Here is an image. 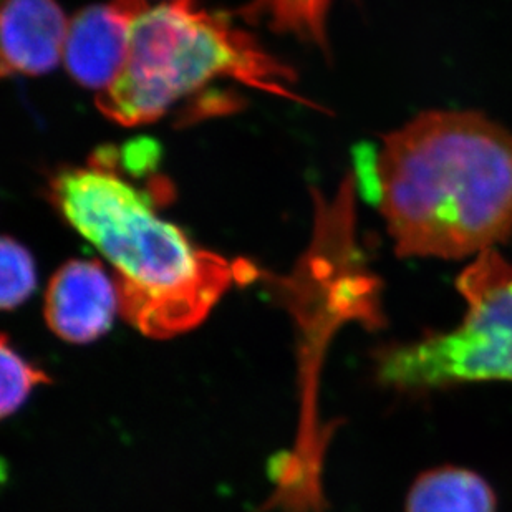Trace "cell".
<instances>
[{
    "label": "cell",
    "mask_w": 512,
    "mask_h": 512,
    "mask_svg": "<svg viewBox=\"0 0 512 512\" xmlns=\"http://www.w3.org/2000/svg\"><path fill=\"white\" fill-rule=\"evenodd\" d=\"M458 290L468 304L463 324L450 334L383 353L378 367L383 382L403 390L512 382V267L488 249L464 269Z\"/></svg>",
    "instance_id": "4"
},
{
    "label": "cell",
    "mask_w": 512,
    "mask_h": 512,
    "mask_svg": "<svg viewBox=\"0 0 512 512\" xmlns=\"http://www.w3.org/2000/svg\"><path fill=\"white\" fill-rule=\"evenodd\" d=\"M145 0H112L80 10L68 25L65 67L70 77L95 92L107 90L125 67L130 30Z\"/></svg>",
    "instance_id": "5"
},
{
    "label": "cell",
    "mask_w": 512,
    "mask_h": 512,
    "mask_svg": "<svg viewBox=\"0 0 512 512\" xmlns=\"http://www.w3.org/2000/svg\"><path fill=\"white\" fill-rule=\"evenodd\" d=\"M68 25L57 0H4L2 77H39L54 70L65 54Z\"/></svg>",
    "instance_id": "7"
},
{
    "label": "cell",
    "mask_w": 512,
    "mask_h": 512,
    "mask_svg": "<svg viewBox=\"0 0 512 512\" xmlns=\"http://www.w3.org/2000/svg\"><path fill=\"white\" fill-rule=\"evenodd\" d=\"M334 0H247L237 14L256 25H266L276 34L314 44L329 54L327 17Z\"/></svg>",
    "instance_id": "9"
},
{
    "label": "cell",
    "mask_w": 512,
    "mask_h": 512,
    "mask_svg": "<svg viewBox=\"0 0 512 512\" xmlns=\"http://www.w3.org/2000/svg\"><path fill=\"white\" fill-rule=\"evenodd\" d=\"M295 73L269 54L223 12H209L198 0H170L136 15L125 67L97 93V108L123 126L160 120L183 98L216 80L234 82L305 103L292 90Z\"/></svg>",
    "instance_id": "3"
},
{
    "label": "cell",
    "mask_w": 512,
    "mask_h": 512,
    "mask_svg": "<svg viewBox=\"0 0 512 512\" xmlns=\"http://www.w3.org/2000/svg\"><path fill=\"white\" fill-rule=\"evenodd\" d=\"M120 299L115 279L98 261L63 264L45 292L44 314L58 339L85 345L112 329Z\"/></svg>",
    "instance_id": "6"
},
{
    "label": "cell",
    "mask_w": 512,
    "mask_h": 512,
    "mask_svg": "<svg viewBox=\"0 0 512 512\" xmlns=\"http://www.w3.org/2000/svg\"><path fill=\"white\" fill-rule=\"evenodd\" d=\"M0 367H2V388H0L2 418L17 413L35 388L52 383L49 375L42 368L35 367L29 360H25L10 345L7 335L2 337Z\"/></svg>",
    "instance_id": "11"
},
{
    "label": "cell",
    "mask_w": 512,
    "mask_h": 512,
    "mask_svg": "<svg viewBox=\"0 0 512 512\" xmlns=\"http://www.w3.org/2000/svg\"><path fill=\"white\" fill-rule=\"evenodd\" d=\"M49 198L62 218L97 247L113 267L123 319L151 339H171L203 324L234 282L251 281L256 267L196 246L156 206L170 184L146 188L121 173L120 150L103 146L85 166L54 174Z\"/></svg>",
    "instance_id": "2"
},
{
    "label": "cell",
    "mask_w": 512,
    "mask_h": 512,
    "mask_svg": "<svg viewBox=\"0 0 512 512\" xmlns=\"http://www.w3.org/2000/svg\"><path fill=\"white\" fill-rule=\"evenodd\" d=\"M358 153L360 186L401 257L461 259L512 234V136L476 112H426Z\"/></svg>",
    "instance_id": "1"
},
{
    "label": "cell",
    "mask_w": 512,
    "mask_h": 512,
    "mask_svg": "<svg viewBox=\"0 0 512 512\" xmlns=\"http://www.w3.org/2000/svg\"><path fill=\"white\" fill-rule=\"evenodd\" d=\"M0 304L4 310H15L25 304L37 289L35 261L29 249L10 236L2 237L0 246Z\"/></svg>",
    "instance_id": "10"
},
{
    "label": "cell",
    "mask_w": 512,
    "mask_h": 512,
    "mask_svg": "<svg viewBox=\"0 0 512 512\" xmlns=\"http://www.w3.org/2000/svg\"><path fill=\"white\" fill-rule=\"evenodd\" d=\"M406 512H496V498L479 474L445 466L416 479Z\"/></svg>",
    "instance_id": "8"
}]
</instances>
